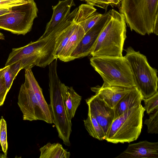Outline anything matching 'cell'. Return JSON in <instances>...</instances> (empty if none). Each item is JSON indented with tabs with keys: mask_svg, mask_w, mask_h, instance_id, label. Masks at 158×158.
<instances>
[{
	"mask_svg": "<svg viewBox=\"0 0 158 158\" xmlns=\"http://www.w3.org/2000/svg\"><path fill=\"white\" fill-rule=\"evenodd\" d=\"M67 28L60 26L48 36L20 48H12L5 64L10 65L20 61L21 69L32 68L36 66L45 67L56 58L54 51L57 38Z\"/></svg>",
	"mask_w": 158,
	"mask_h": 158,
	"instance_id": "cell-1",
	"label": "cell"
},
{
	"mask_svg": "<svg viewBox=\"0 0 158 158\" xmlns=\"http://www.w3.org/2000/svg\"><path fill=\"white\" fill-rule=\"evenodd\" d=\"M31 69H25V81L21 86L18 96L17 103L23 119L30 121L40 120L52 124L53 117L49 104L46 101Z\"/></svg>",
	"mask_w": 158,
	"mask_h": 158,
	"instance_id": "cell-2",
	"label": "cell"
},
{
	"mask_svg": "<svg viewBox=\"0 0 158 158\" xmlns=\"http://www.w3.org/2000/svg\"><path fill=\"white\" fill-rule=\"evenodd\" d=\"M119 12L131 31L158 35V0H122Z\"/></svg>",
	"mask_w": 158,
	"mask_h": 158,
	"instance_id": "cell-3",
	"label": "cell"
},
{
	"mask_svg": "<svg viewBox=\"0 0 158 158\" xmlns=\"http://www.w3.org/2000/svg\"><path fill=\"white\" fill-rule=\"evenodd\" d=\"M127 26L124 15L114 9L101 32L91 51L92 57H118L122 52L127 37Z\"/></svg>",
	"mask_w": 158,
	"mask_h": 158,
	"instance_id": "cell-4",
	"label": "cell"
},
{
	"mask_svg": "<svg viewBox=\"0 0 158 158\" xmlns=\"http://www.w3.org/2000/svg\"><path fill=\"white\" fill-rule=\"evenodd\" d=\"M57 59L49 65V85L50 98V107L59 138L66 146H70L69 140L72 132V123L66 112L63 100L60 81L57 73Z\"/></svg>",
	"mask_w": 158,
	"mask_h": 158,
	"instance_id": "cell-5",
	"label": "cell"
},
{
	"mask_svg": "<svg viewBox=\"0 0 158 158\" xmlns=\"http://www.w3.org/2000/svg\"><path fill=\"white\" fill-rule=\"evenodd\" d=\"M90 62L107 85L128 88L135 87L130 68L124 56L92 57Z\"/></svg>",
	"mask_w": 158,
	"mask_h": 158,
	"instance_id": "cell-6",
	"label": "cell"
},
{
	"mask_svg": "<svg viewBox=\"0 0 158 158\" xmlns=\"http://www.w3.org/2000/svg\"><path fill=\"white\" fill-rule=\"evenodd\" d=\"M145 110L141 104L127 110L114 120L105 139L113 143H129L137 140L141 133Z\"/></svg>",
	"mask_w": 158,
	"mask_h": 158,
	"instance_id": "cell-7",
	"label": "cell"
},
{
	"mask_svg": "<svg viewBox=\"0 0 158 158\" xmlns=\"http://www.w3.org/2000/svg\"><path fill=\"white\" fill-rule=\"evenodd\" d=\"M125 51L124 56L130 68L135 87L143 99L152 96L158 91L157 69L150 65L146 56L139 51L131 47Z\"/></svg>",
	"mask_w": 158,
	"mask_h": 158,
	"instance_id": "cell-8",
	"label": "cell"
},
{
	"mask_svg": "<svg viewBox=\"0 0 158 158\" xmlns=\"http://www.w3.org/2000/svg\"><path fill=\"white\" fill-rule=\"evenodd\" d=\"M38 11L34 0L13 6L10 13L0 16V29L25 35L31 30Z\"/></svg>",
	"mask_w": 158,
	"mask_h": 158,
	"instance_id": "cell-9",
	"label": "cell"
},
{
	"mask_svg": "<svg viewBox=\"0 0 158 158\" xmlns=\"http://www.w3.org/2000/svg\"><path fill=\"white\" fill-rule=\"evenodd\" d=\"M111 10L102 14L86 32L71 55L69 61L90 55L91 51L110 15Z\"/></svg>",
	"mask_w": 158,
	"mask_h": 158,
	"instance_id": "cell-10",
	"label": "cell"
},
{
	"mask_svg": "<svg viewBox=\"0 0 158 158\" xmlns=\"http://www.w3.org/2000/svg\"><path fill=\"white\" fill-rule=\"evenodd\" d=\"M88 107V112L95 118L106 134L114 120V109L95 94L85 100Z\"/></svg>",
	"mask_w": 158,
	"mask_h": 158,
	"instance_id": "cell-11",
	"label": "cell"
},
{
	"mask_svg": "<svg viewBox=\"0 0 158 158\" xmlns=\"http://www.w3.org/2000/svg\"><path fill=\"white\" fill-rule=\"evenodd\" d=\"M116 158H158V142L147 140L129 144Z\"/></svg>",
	"mask_w": 158,
	"mask_h": 158,
	"instance_id": "cell-12",
	"label": "cell"
},
{
	"mask_svg": "<svg viewBox=\"0 0 158 158\" xmlns=\"http://www.w3.org/2000/svg\"><path fill=\"white\" fill-rule=\"evenodd\" d=\"M132 88L111 86L103 83L91 88V90L101 99L114 109L120 100Z\"/></svg>",
	"mask_w": 158,
	"mask_h": 158,
	"instance_id": "cell-13",
	"label": "cell"
},
{
	"mask_svg": "<svg viewBox=\"0 0 158 158\" xmlns=\"http://www.w3.org/2000/svg\"><path fill=\"white\" fill-rule=\"evenodd\" d=\"M75 5L73 0H64L59 1L56 5L52 6L53 12L51 19L47 24L44 33L39 39L48 36L70 13L72 7Z\"/></svg>",
	"mask_w": 158,
	"mask_h": 158,
	"instance_id": "cell-14",
	"label": "cell"
},
{
	"mask_svg": "<svg viewBox=\"0 0 158 158\" xmlns=\"http://www.w3.org/2000/svg\"><path fill=\"white\" fill-rule=\"evenodd\" d=\"M96 10L93 6L87 4H82L78 7L73 22L76 24L81 26L85 33L94 25L102 15L96 12Z\"/></svg>",
	"mask_w": 158,
	"mask_h": 158,
	"instance_id": "cell-15",
	"label": "cell"
},
{
	"mask_svg": "<svg viewBox=\"0 0 158 158\" xmlns=\"http://www.w3.org/2000/svg\"><path fill=\"white\" fill-rule=\"evenodd\" d=\"M61 90L66 113L69 118L72 120L81 104L82 97L74 90L72 87L66 86L62 83Z\"/></svg>",
	"mask_w": 158,
	"mask_h": 158,
	"instance_id": "cell-16",
	"label": "cell"
},
{
	"mask_svg": "<svg viewBox=\"0 0 158 158\" xmlns=\"http://www.w3.org/2000/svg\"><path fill=\"white\" fill-rule=\"evenodd\" d=\"M143 99L141 93L136 87L131 89L120 100L114 108V120L127 110L141 104Z\"/></svg>",
	"mask_w": 158,
	"mask_h": 158,
	"instance_id": "cell-17",
	"label": "cell"
},
{
	"mask_svg": "<svg viewBox=\"0 0 158 158\" xmlns=\"http://www.w3.org/2000/svg\"><path fill=\"white\" fill-rule=\"evenodd\" d=\"M85 34L83 28L77 24L58 59L65 62L69 61L71 55L77 47Z\"/></svg>",
	"mask_w": 158,
	"mask_h": 158,
	"instance_id": "cell-18",
	"label": "cell"
},
{
	"mask_svg": "<svg viewBox=\"0 0 158 158\" xmlns=\"http://www.w3.org/2000/svg\"><path fill=\"white\" fill-rule=\"evenodd\" d=\"M40 158H69L71 154L59 143H47L39 149Z\"/></svg>",
	"mask_w": 158,
	"mask_h": 158,
	"instance_id": "cell-19",
	"label": "cell"
},
{
	"mask_svg": "<svg viewBox=\"0 0 158 158\" xmlns=\"http://www.w3.org/2000/svg\"><path fill=\"white\" fill-rule=\"evenodd\" d=\"M85 127L90 136L99 140L105 139L106 135L94 117L88 112L86 119L83 120Z\"/></svg>",
	"mask_w": 158,
	"mask_h": 158,
	"instance_id": "cell-20",
	"label": "cell"
},
{
	"mask_svg": "<svg viewBox=\"0 0 158 158\" xmlns=\"http://www.w3.org/2000/svg\"><path fill=\"white\" fill-rule=\"evenodd\" d=\"M77 24L73 22L58 36L55 44L54 55L56 59L59 56L65 47L74 31Z\"/></svg>",
	"mask_w": 158,
	"mask_h": 158,
	"instance_id": "cell-21",
	"label": "cell"
},
{
	"mask_svg": "<svg viewBox=\"0 0 158 158\" xmlns=\"http://www.w3.org/2000/svg\"><path fill=\"white\" fill-rule=\"evenodd\" d=\"M21 69L20 61L7 66L4 74V78L6 87L8 91L11 87L14 80Z\"/></svg>",
	"mask_w": 158,
	"mask_h": 158,
	"instance_id": "cell-22",
	"label": "cell"
},
{
	"mask_svg": "<svg viewBox=\"0 0 158 158\" xmlns=\"http://www.w3.org/2000/svg\"><path fill=\"white\" fill-rule=\"evenodd\" d=\"M149 118L144 121V123L147 126L148 132L150 134L158 133V109L150 114Z\"/></svg>",
	"mask_w": 158,
	"mask_h": 158,
	"instance_id": "cell-23",
	"label": "cell"
},
{
	"mask_svg": "<svg viewBox=\"0 0 158 158\" xmlns=\"http://www.w3.org/2000/svg\"><path fill=\"white\" fill-rule=\"evenodd\" d=\"M0 143L2 150L6 156L8 145L7 140V124L3 117L0 120Z\"/></svg>",
	"mask_w": 158,
	"mask_h": 158,
	"instance_id": "cell-24",
	"label": "cell"
},
{
	"mask_svg": "<svg viewBox=\"0 0 158 158\" xmlns=\"http://www.w3.org/2000/svg\"><path fill=\"white\" fill-rule=\"evenodd\" d=\"M144 104V108L147 113L150 114L158 109V91L152 96L143 99Z\"/></svg>",
	"mask_w": 158,
	"mask_h": 158,
	"instance_id": "cell-25",
	"label": "cell"
},
{
	"mask_svg": "<svg viewBox=\"0 0 158 158\" xmlns=\"http://www.w3.org/2000/svg\"><path fill=\"white\" fill-rule=\"evenodd\" d=\"M5 66L3 68L0 69V106H1L3 104L6 99V96L8 91L6 87L4 79V74L7 68Z\"/></svg>",
	"mask_w": 158,
	"mask_h": 158,
	"instance_id": "cell-26",
	"label": "cell"
},
{
	"mask_svg": "<svg viewBox=\"0 0 158 158\" xmlns=\"http://www.w3.org/2000/svg\"><path fill=\"white\" fill-rule=\"evenodd\" d=\"M85 2L87 4L96 6L105 10L106 11L108 6L110 5L108 0H80Z\"/></svg>",
	"mask_w": 158,
	"mask_h": 158,
	"instance_id": "cell-27",
	"label": "cell"
},
{
	"mask_svg": "<svg viewBox=\"0 0 158 158\" xmlns=\"http://www.w3.org/2000/svg\"><path fill=\"white\" fill-rule=\"evenodd\" d=\"M28 0H2L0 1V9L9 8L24 4Z\"/></svg>",
	"mask_w": 158,
	"mask_h": 158,
	"instance_id": "cell-28",
	"label": "cell"
},
{
	"mask_svg": "<svg viewBox=\"0 0 158 158\" xmlns=\"http://www.w3.org/2000/svg\"><path fill=\"white\" fill-rule=\"evenodd\" d=\"M12 7L0 9V16L10 13Z\"/></svg>",
	"mask_w": 158,
	"mask_h": 158,
	"instance_id": "cell-29",
	"label": "cell"
},
{
	"mask_svg": "<svg viewBox=\"0 0 158 158\" xmlns=\"http://www.w3.org/2000/svg\"><path fill=\"white\" fill-rule=\"evenodd\" d=\"M110 2V5L112 7L114 6H116L120 2L119 0H108Z\"/></svg>",
	"mask_w": 158,
	"mask_h": 158,
	"instance_id": "cell-30",
	"label": "cell"
},
{
	"mask_svg": "<svg viewBox=\"0 0 158 158\" xmlns=\"http://www.w3.org/2000/svg\"><path fill=\"white\" fill-rule=\"evenodd\" d=\"M0 40H5V36L3 34L0 32Z\"/></svg>",
	"mask_w": 158,
	"mask_h": 158,
	"instance_id": "cell-31",
	"label": "cell"
},
{
	"mask_svg": "<svg viewBox=\"0 0 158 158\" xmlns=\"http://www.w3.org/2000/svg\"><path fill=\"white\" fill-rule=\"evenodd\" d=\"M2 156H4V157H6V156H5V155H1V154H0V158H1V157H3Z\"/></svg>",
	"mask_w": 158,
	"mask_h": 158,
	"instance_id": "cell-32",
	"label": "cell"
},
{
	"mask_svg": "<svg viewBox=\"0 0 158 158\" xmlns=\"http://www.w3.org/2000/svg\"><path fill=\"white\" fill-rule=\"evenodd\" d=\"M122 0H119V1L120 2Z\"/></svg>",
	"mask_w": 158,
	"mask_h": 158,
	"instance_id": "cell-33",
	"label": "cell"
},
{
	"mask_svg": "<svg viewBox=\"0 0 158 158\" xmlns=\"http://www.w3.org/2000/svg\"><path fill=\"white\" fill-rule=\"evenodd\" d=\"M1 0H0V1H1Z\"/></svg>",
	"mask_w": 158,
	"mask_h": 158,
	"instance_id": "cell-34",
	"label": "cell"
},
{
	"mask_svg": "<svg viewBox=\"0 0 158 158\" xmlns=\"http://www.w3.org/2000/svg\"></svg>",
	"mask_w": 158,
	"mask_h": 158,
	"instance_id": "cell-35",
	"label": "cell"
}]
</instances>
